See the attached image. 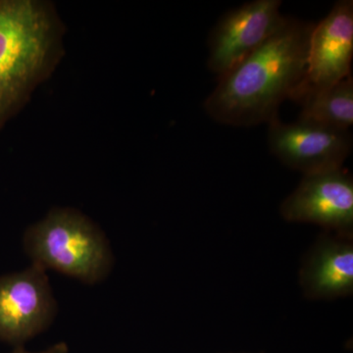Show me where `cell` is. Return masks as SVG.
<instances>
[{
	"label": "cell",
	"instance_id": "8fae6325",
	"mask_svg": "<svg viewBox=\"0 0 353 353\" xmlns=\"http://www.w3.org/2000/svg\"><path fill=\"white\" fill-rule=\"evenodd\" d=\"M69 347L66 343H58L53 345L52 347H48V350H43L39 352H30L26 350L23 347H16L11 353H68Z\"/></svg>",
	"mask_w": 353,
	"mask_h": 353
},
{
	"label": "cell",
	"instance_id": "9c48e42d",
	"mask_svg": "<svg viewBox=\"0 0 353 353\" xmlns=\"http://www.w3.org/2000/svg\"><path fill=\"white\" fill-rule=\"evenodd\" d=\"M299 285L312 301L352 296L353 236L323 233L304 256Z\"/></svg>",
	"mask_w": 353,
	"mask_h": 353
},
{
	"label": "cell",
	"instance_id": "6da1fadb",
	"mask_svg": "<svg viewBox=\"0 0 353 353\" xmlns=\"http://www.w3.org/2000/svg\"><path fill=\"white\" fill-rule=\"evenodd\" d=\"M312 24L285 17L268 41L218 79L204 101L220 124L253 127L279 117L287 99H296L305 77Z\"/></svg>",
	"mask_w": 353,
	"mask_h": 353
},
{
	"label": "cell",
	"instance_id": "8992f818",
	"mask_svg": "<svg viewBox=\"0 0 353 353\" xmlns=\"http://www.w3.org/2000/svg\"><path fill=\"white\" fill-rule=\"evenodd\" d=\"M288 222L307 223L353 236V179L343 168L303 175L280 206Z\"/></svg>",
	"mask_w": 353,
	"mask_h": 353
},
{
	"label": "cell",
	"instance_id": "30bf717a",
	"mask_svg": "<svg viewBox=\"0 0 353 353\" xmlns=\"http://www.w3.org/2000/svg\"><path fill=\"white\" fill-rule=\"evenodd\" d=\"M299 119L348 131L353 124L352 75L303 97Z\"/></svg>",
	"mask_w": 353,
	"mask_h": 353
},
{
	"label": "cell",
	"instance_id": "277c9868",
	"mask_svg": "<svg viewBox=\"0 0 353 353\" xmlns=\"http://www.w3.org/2000/svg\"><path fill=\"white\" fill-rule=\"evenodd\" d=\"M57 303L46 269L32 263L27 270L0 277V341L23 347L54 320Z\"/></svg>",
	"mask_w": 353,
	"mask_h": 353
},
{
	"label": "cell",
	"instance_id": "3957f363",
	"mask_svg": "<svg viewBox=\"0 0 353 353\" xmlns=\"http://www.w3.org/2000/svg\"><path fill=\"white\" fill-rule=\"evenodd\" d=\"M50 24L41 6L0 1V127L46 60Z\"/></svg>",
	"mask_w": 353,
	"mask_h": 353
},
{
	"label": "cell",
	"instance_id": "ba28073f",
	"mask_svg": "<svg viewBox=\"0 0 353 353\" xmlns=\"http://www.w3.org/2000/svg\"><path fill=\"white\" fill-rule=\"evenodd\" d=\"M352 57L353 1L340 0L311 31L305 77L294 101L352 75Z\"/></svg>",
	"mask_w": 353,
	"mask_h": 353
},
{
	"label": "cell",
	"instance_id": "7a4b0ae2",
	"mask_svg": "<svg viewBox=\"0 0 353 353\" xmlns=\"http://www.w3.org/2000/svg\"><path fill=\"white\" fill-rule=\"evenodd\" d=\"M25 252L32 263L87 284L104 280L113 265L104 234L72 210H55L25 234Z\"/></svg>",
	"mask_w": 353,
	"mask_h": 353
},
{
	"label": "cell",
	"instance_id": "52a82bcc",
	"mask_svg": "<svg viewBox=\"0 0 353 353\" xmlns=\"http://www.w3.org/2000/svg\"><path fill=\"white\" fill-rule=\"evenodd\" d=\"M281 0H254L223 16L209 38L208 68L219 79L240 64L285 22Z\"/></svg>",
	"mask_w": 353,
	"mask_h": 353
},
{
	"label": "cell",
	"instance_id": "5b68a950",
	"mask_svg": "<svg viewBox=\"0 0 353 353\" xmlns=\"http://www.w3.org/2000/svg\"><path fill=\"white\" fill-rule=\"evenodd\" d=\"M268 143L283 164L303 175L343 168L352 150L350 131L303 119L285 124L279 117L268 124Z\"/></svg>",
	"mask_w": 353,
	"mask_h": 353
}]
</instances>
